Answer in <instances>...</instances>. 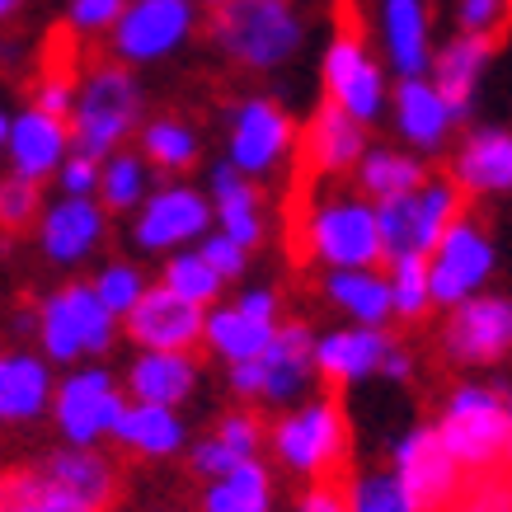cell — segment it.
<instances>
[{
    "mask_svg": "<svg viewBox=\"0 0 512 512\" xmlns=\"http://www.w3.org/2000/svg\"><path fill=\"white\" fill-rule=\"evenodd\" d=\"M301 235V254L325 268H376L386 259V240H381V212L376 202L357 188H325L311 193L306 212L296 221Z\"/></svg>",
    "mask_w": 512,
    "mask_h": 512,
    "instance_id": "obj_1",
    "label": "cell"
},
{
    "mask_svg": "<svg viewBox=\"0 0 512 512\" xmlns=\"http://www.w3.org/2000/svg\"><path fill=\"white\" fill-rule=\"evenodd\" d=\"M212 47L240 71H278L301 52L306 24L292 0H226L212 10Z\"/></svg>",
    "mask_w": 512,
    "mask_h": 512,
    "instance_id": "obj_2",
    "label": "cell"
},
{
    "mask_svg": "<svg viewBox=\"0 0 512 512\" xmlns=\"http://www.w3.org/2000/svg\"><path fill=\"white\" fill-rule=\"evenodd\" d=\"M118 315L99 301L94 282H66L33 306V343L47 362L76 367L90 357H104L118 339Z\"/></svg>",
    "mask_w": 512,
    "mask_h": 512,
    "instance_id": "obj_3",
    "label": "cell"
},
{
    "mask_svg": "<svg viewBox=\"0 0 512 512\" xmlns=\"http://www.w3.org/2000/svg\"><path fill=\"white\" fill-rule=\"evenodd\" d=\"M141 123V85L132 76V66L123 62H94L80 76V99L71 113V137H76L80 156L109 160L113 151H123V141L137 132Z\"/></svg>",
    "mask_w": 512,
    "mask_h": 512,
    "instance_id": "obj_4",
    "label": "cell"
},
{
    "mask_svg": "<svg viewBox=\"0 0 512 512\" xmlns=\"http://www.w3.org/2000/svg\"><path fill=\"white\" fill-rule=\"evenodd\" d=\"M320 80H325L329 104L353 113L357 123H376L386 109V80H381L376 57L367 52V29L357 15V0L334 5V33H329L325 62H320Z\"/></svg>",
    "mask_w": 512,
    "mask_h": 512,
    "instance_id": "obj_5",
    "label": "cell"
},
{
    "mask_svg": "<svg viewBox=\"0 0 512 512\" xmlns=\"http://www.w3.org/2000/svg\"><path fill=\"white\" fill-rule=\"evenodd\" d=\"M268 447L301 480H329L348 461L343 404L334 395H311V400L282 409L278 423L268 428Z\"/></svg>",
    "mask_w": 512,
    "mask_h": 512,
    "instance_id": "obj_6",
    "label": "cell"
},
{
    "mask_svg": "<svg viewBox=\"0 0 512 512\" xmlns=\"http://www.w3.org/2000/svg\"><path fill=\"white\" fill-rule=\"evenodd\" d=\"M315 334L301 320H287L278 329V339L268 343L259 357L235 362L231 367V390L240 400L273 404V409H292V404L311 400V386L320 376V357H315Z\"/></svg>",
    "mask_w": 512,
    "mask_h": 512,
    "instance_id": "obj_7",
    "label": "cell"
},
{
    "mask_svg": "<svg viewBox=\"0 0 512 512\" xmlns=\"http://www.w3.org/2000/svg\"><path fill=\"white\" fill-rule=\"evenodd\" d=\"M437 433L466 475H489L508 461V395L480 381H461L437 414Z\"/></svg>",
    "mask_w": 512,
    "mask_h": 512,
    "instance_id": "obj_8",
    "label": "cell"
},
{
    "mask_svg": "<svg viewBox=\"0 0 512 512\" xmlns=\"http://www.w3.org/2000/svg\"><path fill=\"white\" fill-rule=\"evenodd\" d=\"M381 212V240H386V259L404 254H433L442 235L466 217V188L456 179H428L423 188L404 193V198L376 202Z\"/></svg>",
    "mask_w": 512,
    "mask_h": 512,
    "instance_id": "obj_9",
    "label": "cell"
},
{
    "mask_svg": "<svg viewBox=\"0 0 512 512\" xmlns=\"http://www.w3.org/2000/svg\"><path fill=\"white\" fill-rule=\"evenodd\" d=\"M132 395H123L118 376L104 367H71L57 381L52 400V428L66 447H104L118 433V419Z\"/></svg>",
    "mask_w": 512,
    "mask_h": 512,
    "instance_id": "obj_10",
    "label": "cell"
},
{
    "mask_svg": "<svg viewBox=\"0 0 512 512\" xmlns=\"http://www.w3.org/2000/svg\"><path fill=\"white\" fill-rule=\"evenodd\" d=\"M390 470L400 475V484L423 512H456L470 489L466 466L451 456L437 423H414L409 433H400V442L390 447Z\"/></svg>",
    "mask_w": 512,
    "mask_h": 512,
    "instance_id": "obj_11",
    "label": "cell"
},
{
    "mask_svg": "<svg viewBox=\"0 0 512 512\" xmlns=\"http://www.w3.org/2000/svg\"><path fill=\"white\" fill-rule=\"evenodd\" d=\"M212 221H217V207L207 193L188 184H160L132 212V240L146 254H179L193 240H202Z\"/></svg>",
    "mask_w": 512,
    "mask_h": 512,
    "instance_id": "obj_12",
    "label": "cell"
},
{
    "mask_svg": "<svg viewBox=\"0 0 512 512\" xmlns=\"http://www.w3.org/2000/svg\"><path fill=\"white\" fill-rule=\"evenodd\" d=\"M193 33V0H132L109 29V57L123 66L165 62Z\"/></svg>",
    "mask_w": 512,
    "mask_h": 512,
    "instance_id": "obj_13",
    "label": "cell"
},
{
    "mask_svg": "<svg viewBox=\"0 0 512 512\" xmlns=\"http://www.w3.org/2000/svg\"><path fill=\"white\" fill-rule=\"evenodd\" d=\"M494 240L475 217H461L442 235V245L428 254V273H433V301L437 306H461L470 296H480L494 278Z\"/></svg>",
    "mask_w": 512,
    "mask_h": 512,
    "instance_id": "obj_14",
    "label": "cell"
},
{
    "mask_svg": "<svg viewBox=\"0 0 512 512\" xmlns=\"http://www.w3.org/2000/svg\"><path fill=\"white\" fill-rule=\"evenodd\" d=\"M282 320V301L273 287H249L226 306H212L207 311V348L221 357V362H249L259 357L268 343L278 339Z\"/></svg>",
    "mask_w": 512,
    "mask_h": 512,
    "instance_id": "obj_15",
    "label": "cell"
},
{
    "mask_svg": "<svg viewBox=\"0 0 512 512\" xmlns=\"http://www.w3.org/2000/svg\"><path fill=\"white\" fill-rule=\"evenodd\" d=\"M296 151V127L282 104L273 99H240L231 113V132H226V160L249 179H264Z\"/></svg>",
    "mask_w": 512,
    "mask_h": 512,
    "instance_id": "obj_16",
    "label": "cell"
},
{
    "mask_svg": "<svg viewBox=\"0 0 512 512\" xmlns=\"http://www.w3.org/2000/svg\"><path fill=\"white\" fill-rule=\"evenodd\" d=\"M442 348L456 367H489L512 353V301L494 292H480L451 306L442 325Z\"/></svg>",
    "mask_w": 512,
    "mask_h": 512,
    "instance_id": "obj_17",
    "label": "cell"
},
{
    "mask_svg": "<svg viewBox=\"0 0 512 512\" xmlns=\"http://www.w3.org/2000/svg\"><path fill=\"white\" fill-rule=\"evenodd\" d=\"M0 141H5V160H10V174L19 179H57V170L66 165V156L76 151V137H71V118H57V113L43 109H19L0 118Z\"/></svg>",
    "mask_w": 512,
    "mask_h": 512,
    "instance_id": "obj_18",
    "label": "cell"
},
{
    "mask_svg": "<svg viewBox=\"0 0 512 512\" xmlns=\"http://www.w3.org/2000/svg\"><path fill=\"white\" fill-rule=\"evenodd\" d=\"M372 146H367V123H357L353 113H343L339 104H320L311 113V123L296 137V160H301V179L325 184L334 174H348L362 165Z\"/></svg>",
    "mask_w": 512,
    "mask_h": 512,
    "instance_id": "obj_19",
    "label": "cell"
},
{
    "mask_svg": "<svg viewBox=\"0 0 512 512\" xmlns=\"http://www.w3.org/2000/svg\"><path fill=\"white\" fill-rule=\"evenodd\" d=\"M109 235V207L99 198H57L43 207L38 217V249H43L47 264L57 268H76L85 259L99 254Z\"/></svg>",
    "mask_w": 512,
    "mask_h": 512,
    "instance_id": "obj_20",
    "label": "cell"
},
{
    "mask_svg": "<svg viewBox=\"0 0 512 512\" xmlns=\"http://www.w3.org/2000/svg\"><path fill=\"white\" fill-rule=\"evenodd\" d=\"M123 325L137 348H160V353H193L198 343H207V311L170 292L165 282H156L141 296L137 311L127 315Z\"/></svg>",
    "mask_w": 512,
    "mask_h": 512,
    "instance_id": "obj_21",
    "label": "cell"
},
{
    "mask_svg": "<svg viewBox=\"0 0 512 512\" xmlns=\"http://www.w3.org/2000/svg\"><path fill=\"white\" fill-rule=\"evenodd\" d=\"M57 362H47L38 348H10L0 357V419L5 428H29L38 419H52L57 400Z\"/></svg>",
    "mask_w": 512,
    "mask_h": 512,
    "instance_id": "obj_22",
    "label": "cell"
},
{
    "mask_svg": "<svg viewBox=\"0 0 512 512\" xmlns=\"http://www.w3.org/2000/svg\"><path fill=\"white\" fill-rule=\"evenodd\" d=\"M395 348L386 329L376 325H343L320 334L315 343V357H320V381L329 386H362L372 376H386V357Z\"/></svg>",
    "mask_w": 512,
    "mask_h": 512,
    "instance_id": "obj_23",
    "label": "cell"
},
{
    "mask_svg": "<svg viewBox=\"0 0 512 512\" xmlns=\"http://www.w3.org/2000/svg\"><path fill=\"white\" fill-rule=\"evenodd\" d=\"M390 113H395V132H400L414 151H442L451 137V127L461 123V113L451 109V99L437 90V80L428 76H400L395 85V99H390Z\"/></svg>",
    "mask_w": 512,
    "mask_h": 512,
    "instance_id": "obj_24",
    "label": "cell"
},
{
    "mask_svg": "<svg viewBox=\"0 0 512 512\" xmlns=\"http://www.w3.org/2000/svg\"><path fill=\"white\" fill-rule=\"evenodd\" d=\"M451 179L466 188V198L512 193V132L508 127H475L456 146V156H451Z\"/></svg>",
    "mask_w": 512,
    "mask_h": 512,
    "instance_id": "obj_25",
    "label": "cell"
},
{
    "mask_svg": "<svg viewBox=\"0 0 512 512\" xmlns=\"http://www.w3.org/2000/svg\"><path fill=\"white\" fill-rule=\"evenodd\" d=\"M47 480L66 489V494H76L80 503H90V508H109L113 498H118V466H113L109 456L99 447H57L47 451L43 461H38Z\"/></svg>",
    "mask_w": 512,
    "mask_h": 512,
    "instance_id": "obj_26",
    "label": "cell"
},
{
    "mask_svg": "<svg viewBox=\"0 0 512 512\" xmlns=\"http://www.w3.org/2000/svg\"><path fill=\"white\" fill-rule=\"evenodd\" d=\"M207 198L217 207V231H226L245 249H254L264 240V198H259V188H254V179L245 170H235L231 160L212 165Z\"/></svg>",
    "mask_w": 512,
    "mask_h": 512,
    "instance_id": "obj_27",
    "label": "cell"
},
{
    "mask_svg": "<svg viewBox=\"0 0 512 512\" xmlns=\"http://www.w3.org/2000/svg\"><path fill=\"white\" fill-rule=\"evenodd\" d=\"M320 292L348 325H376L386 329L395 315V296H390V278L376 268H329Z\"/></svg>",
    "mask_w": 512,
    "mask_h": 512,
    "instance_id": "obj_28",
    "label": "cell"
},
{
    "mask_svg": "<svg viewBox=\"0 0 512 512\" xmlns=\"http://www.w3.org/2000/svg\"><path fill=\"white\" fill-rule=\"evenodd\" d=\"M113 442H118L127 456H141V461H170V456H179L184 447H193L179 409H170V404H141V400H132L123 409Z\"/></svg>",
    "mask_w": 512,
    "mask_h": 512,
    "instance_id": "obj_29",
    "label": "cell"
},
{
    "mask_svg": "<svg viewBox=\"0 0 512 512\" xmlns=\"http://www.w3.org/2000/svg\"><path fill=\"white\" fill-rule=\"evenodd\" d=\"M198 390V362L193 353H160V348H141L127 367V395L141 404H188Z\"/></svg>",
    "mask_w": 512,
    "mask_h": 512,
    "instance_id": "obj_30",
    "label": "cell"
},
{
    "mask_svg": "<svg viewBox=\"0 0 512 512\" xmlns=\"http://www.w3.org/2000/svg\"><path fill=\"white\" fill-rule=\"evenodd\" d=\"M381 43L395 76H423L433 66L428 0H381Z\"/></svg>",
    "mask_w": 512,
    "mask_h": 512,
    "instance_id": "obj_31",
    "label": "cell"
},
{
    "mask_svg": "<svg viewBox=\"0 0 512 512\" xmlns=\"http://www.w3.org/2000/svg\"><path fill=\"white\" fill-rule=\"evenodd\" d=\"M494 47H498V38H484V33H456L447 47H437L433 80L461 118L475 104V90H480V76H484V66H489V57H494Z\"/></svg>",
    "mask_w": 512,
    "mask_h": 512,
    "instance_id": "obj_32",
    "label": "cell"
},
{
    "mask_svg": "<svg viewBox=\"0 0 512 512\" xmlns=\"http://www.w3.org/2000/svg\"><path fill=\"white\" fill-rule=\"evenodd\" d=\"M198 512H273V475L259 456H249L231 475L207 480Z\"/></svg>",
    "mask_w": 512,
    "mask_h": 512,
    "instance_id": "obj_33",
    "label": "cell"
},
{
    "mask_svg": "<svg viewBox=\"0 0 512 512\" xmlns=\"http://www.w3.org/2000/svg\"><path fill=\"white\" fill-rule=\"evenodd\" d=\"M357 188L367 193L372 202H386V198H404V193H414L423 188L433 174L423 170L419 156H409V151H395V146H372L362 165L353 170Z\"/></svg>",
    "mask_w": 512,
    "mask_h": 512,
    "instance_id": "obj_34",
    "label": "cell"
},
{
    "mask_svg": "<svg viewBox=\"0 0 512 512\" xmlns=\"http://www.w3.org/2000/svg\"><path fill=\"white\" fill-rule=\"evenodd\" d=\"M141 156L151 160L160 174H184L198 165V132L174 118V113H160L141 127Z\"/></svg>",
    "mask_w": 512,
    "mask_h": 512,
    "instance_id": "obj_35",
    "label": "cell"
},
{
    "mask_svg": "<svg viewBox=\"0 0 512 512\" xmlns=\"http://www.w3.org/2000/svg\"><path fill=\"white\" fill-rule=\"evenodd\" d=\"M151 160L141 151H113L99 174V202L109 212H137L141 202L151 198Z\"/></svg>",
    "mask_w": 512,
    "mask_h": 512,
    "instance_id": "obj_36",
    "label": "cell"
},
{
    "mask_svg": "<svg viewBox=\"0 0 512 512\" xmlns=\"http://www.w3.org/2000/svg\"><path fill=\"white\" fill-rule=\"evenodd\" d=\"M0 512H99L90 503H80L76 494H66L47 480L43 470H10L5 489H0Z\"/></svg>",
    "mask_w": 512,
    "mask_h": 512,
    "instance_id": "obj_37",
    "label": "cell"
},
{
    "mask_svg": "<svg viewBox=\"0 0 512 512\" xmlns=\"http://www.w3.org/2000/svg\"><path fill=\"white\" fill-rule=\"evenodd\" d=\"M160 282H165L170 292H179L184 301L202 306V311H212V306H217V296H221V287H226V278L202 259V249H179V254H170L165 268H160Z\"/></svg>",
    "mask_w": 512,
    "mask_h": 512,
    "instance_id": "obj_38",
    "label": "cell"
},
{
    "mask_svg": "<svg viewBox=\"0 0 512 512\" xmlns=\"http://www.w3.org/2000/svg\"><path fill=\"white\" fill-rule=\"evenodd\" d=\"M390 264V296H395V315L400 320H423L433 301V273H428V254H404V259H386Z\"/></svg>",
    "mask_w": 512,
    "mask_h": 512,
    "instance_id": "obj_39",
    "label": "cell"
},
{
    "mask_svg": "<svg viewBox=\"0 0 512 512\" xmlns=\"http://www.w3.org/2000/svg\"><path fill=\"white\" fill-rule=\"evenodd\" d=\"M343 489H348V508L353 512H423L395 470H362Z\"/></svg>",
    "mask_w": 512,
    "mask_h": 512,
    "instance_id": "obj_40",
    "label": "cell"
},
{
    "mask_svg": "<svg viewBox=\"0 0 512 512\" xmlns=\"http://www.w3.org/2000/svg\"><path fill=\"white\" fill-rule=\"evenodd\" d=\"M94 292H99V301H104L118 320H127V315L137 311L141 296L151 292V282H146V273H141L137 264H127V259H109V264L94 273Z\"/></svg>",
    "mask_w": 512,
    "mask_h": 512,
    "instance_id": "obj_41",
    "label": "cell"
},
{
    "mask_svg": "<svg viewBox=\"0 0 512 512\" xmlns=\"http://www.w3.org/2000/svg\"><path fill=\"white\" fill-rule=\"evenodd\" d=\"M38 217H43L38 184H33V179L10 174V179L0 184V221H5V231H24V226H33Z\"/></svg>",
    "mask_w": 512,
    "mask_h": 512,
    "instance_id": "obj_42",
    "label": "cell"
},
{
    "mask_svg": "<svg viewBox=\"0 0 512 512\" xmlns=\"http://www.w3.org/2000/svg\"><path fill=\"white\" fill-rule=\"evenodd\" d=\"M456 24H461V33L498 38L512 24V0H456Z\"/></svg>",
    "mask_w": 512,
    "mask_h": 512,
    "instance_id": "obj_43",
    "label": "cell"
},
{
    "mask_svg": "<svg viewBox=\"0 0 512 512\" xmlns=\"http://www.w3.org/2000/svg\"><path fill=\"white\" fill-rule=\"evenodd\" d=\"M212 433H217L226 447L240 451V456H259V447L268 442V428L259 423V414H254V409H231V414H221Z\"/></svg>",
    "mask_w": 512,
    "mask_h": 512,
    "instance_id": "obj_44",
    "label": "cell"
},
{
    "mask_svg": "<svg viewBox=\"0 0 512 512\" xmlns=\"http://www.w3.org/2000/svg\"><path fill=\"white\" fill-rule=\"evenodd\" d=\"M240 461H249V456H240L235 447H226L217 433H207L202 442L188 447V470H193L198 480H221V475H231Z\"/></svg>",
    "mask_w": 512,
    "mask_h": 512,
    "instance_id": "obj_45",
    "label": "cell"
},
{
    "mask_svg": "<svg viewBox=\"0 0 512 512\" xmlns=\"http://www.w3.org/2000/svg\"><path fill=\"white\" fill-rule=\"evenodd\" d=\"M127 5H132V0H71L66 24L76 33H104L127 15Z\"/></svg>",
    "mask_w": 512,
    "mask_h": 512,
    "instance_id": "obj_46",
    "label": "cell"
},
{
    "mask_svg": "<svg viewBox=\"0 0 512 512\" xmlns=\"http://www.w3.org/2000/svg\"><path fill=\"white\" fill-rule=\"evenodd\" d=\"M99 174H104V160L71 151L66 165L57 170V188H62L66 198H99Z\"/></svg>",
    "mask_w": 512,
    "mask_h": 512,
    "instance_id": "obj_47",
    "label": "cell"
},
{
    "mask_svg": "<svg viewBox=\"0 0 512 512\" xmlns=\"http://www.w3.org/2000/svg\"><path fill=\"white\" fill-rule=\"evenodd\" d=\"M202 259H207V264L217 268L221 278L226 282H235L240 278V273H245V264H249V249L240 245V240H231V235L226 231H212V235H202Z\"/></svg>",
    "mask_w": 512,
    "mask_h": 512,
    "instance_id": "obj_48",
    "label": "cell"
},
{
    "mask_svg": "<svg viewBox=\"0 0 512 512\" xmlns=\"http://www.w3.org/2000/svg\"><path fill=\"white\" fill-rule=\"evenodd\" d=\"M296 512H353L348 508V489L329 480H311V489L296 498Z\"/></svg>",
    "mask_w": 512,
    "mask_h": 512,
    "instance_id": "obj_49",
    "label": "cell"
},
{
    "mask_svg": "<svg viewBox=\"0 0 512 512\" xmlns=\"http://www.w3.org/2000/svg\"><path fill=\"white\" fill-rule=\"evenodd\" d=\"M456 512H512V494L503 489V484H475V489H466V498L456 503Z\"/></svg>",
    "mask_w": 512,
    "mask_h": 512,
    "instance_id": "obj_50",
    "label": "cell"
},
{
    "mask_svg": "<svg viewBox=\"0 0 512 512\" xmlns=\"http://www.w3.org/2000/svg\"><path fill=\"white\" fill-rule=\"evenodd\" d=\"M503 395H508V466H512V386Z\"/></svg>",
    "mask_w": 512,
    "mask_h": 512,
    "instance_id": "obj_51",
    "label": "cell"
},
{
    "mask_svg": "<svg viewBox=\"0 0 512 512\" xmlns=\"http://www.w3.org/2000/svg\"><path fill=\"white\" fill-rule=\"evenodd\" d=\"M19 5H24V0H0V15H15Z\"/></svg>",
    "mask_w": 512,
    "mask_h": 512,
    "instance_id": "obj_52",
    "label": "cell"
},
{
    "mask_svg": "<svg viewBox=\"0 0 512 512\" xmlns=\"http://www.w3.org/2000/svg\"><path fill=\"white\" fill-rule=\"evenodd\" d=\"M202 5H207V10H221V5H226V0H202Z\"/></svg>",
    "mask_w": 512,
    "mask_h": 512,
    "instance_id": "obj_53",
    "label": "cell"
},
{
    "mask_svg": "<svg viewBox=\"0 0 512 512\" xmlns=\"http://www.w3.org/2000/svg\"><path fill=\"white\" fill-rule=\"evenodd\" d=\"M141 512H170V508H141Z\"/></svg>",
    "mask_w": 512,
    "mask_h": 512,
    "instance_id": "obj_54",
    "label": "cell"
}]
</instances>
